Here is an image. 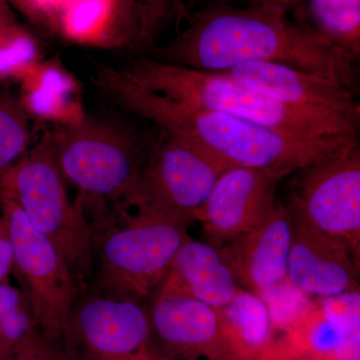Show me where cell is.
<instances>
[{
  "instance_id": "27",
  "label": "cell",
  "mask_w": 360,
  "mask_h": 360,
  "mask_svg": "<svg viewBox=\"0 0 360 360\" xmlns=\"http://www.w3.org/2000/svg\"><path fill=\"white\" fill-rule=\"evenodd\" d=\"M137 1L146 13L150 30H153L156 21L169 11H174L180 18L188 16V11L184 0H137Z\"/></svg>"
},
{
  "instance_id": "1",
  "label": "cell",
  "mask_w": 360,
  "mask_h": 360,
  "mask_svg": "<svg viewBox=\"0 0 360 360\" xmlns=\"http://www.w3.org/2000/svg\"><path fill=\"white\" fill-rule=\"evenodd\" d=\"M286 13L255 4L208 7L161 47L156 60L212 72L250 63H281L328 75L354 89L355 59L311 28L291 22Z\"/></svg>"
},
{
  "instance_id": "21",
  "label": "cell",
  "mask_w": 360,
  "mask_h": 360,
  "mask_svg": "<svg viewBox=\"0 0 360 360\" xmlns=\"http://www.w3.org/2000/svg\"><path fill=\"white\" fill-rule=\"evenodd\" d=\"M30 116L0 82V181L30 150Z\"/></svg>"
},
{
  "instance_id": "9",
  "label": "cell",
  "mask_w": 360,
  "mask_h": 360,
  "mask_svg": "<svg viewBox=\"0 0 360 360\" xmlns=\"http://www.w3.org/2000/svg\"><path fill=\"white\" fill-rule=\"evenodd\" d=\"M148 310L139 300L78 292L63 345L75 360H146L151 343Z\"/></svg>"
},
{
  "instance_id": "2",
  "label": "cell",
  "mask_w": 360,
  "mask_h": 360,
  "mask_svg": "<svg viewBox=\"0 0 360 360\" xmlns=\"http://www.w3.org/2000/svg\"><path fill=\"white\" fill-rule=\"evenodd\" d=\"M96 84L124 110L191 142L227 168L278 167L295 172L359 144L350 139H292L243 118L151 91L136 84L127 71L110 66L98 68Z\"/></svg>"
},
{
  "instance_id": "26",
  "label": "cell",
  "mask_w": 360,
  "mask_h": 360,
  "mask_svg": "<svg viewBox=\"0 0 360 360\" xmlns=\"http://www.w3.org/2000/svg\"><path fill=\"white\" fill-rule=\"evenodd\" d=\"M70 0H9L30 15L47 18L56 23Z\"/></svg>"
},
{
  "instance_id": "24",
  "label": "cell",
  "mask_w": 360,
  "mask_h": 360,
  "mask_svg": "<svg viewBox=\"0 0 360 360\" xmlns=\"http://www.w3.org/2000/svg\"><path fill=\"white\" fill-rule=\"evenodd\" d=\"M260 297L269 309L274 335L277 333L281 336L290 330L312 305L309 296L298 290L288 278Z\"/></svg>"
},
{
  "instance_id": "15",
  "label": "cell",
  "mask_w": 360,
  "mask_h": 360,
  "mask_svg": "<svg viewBox=\"0 0 360 360\" xmlns=\"http://www.w3.org/2000/svg\"><path fill=\"white\" fill-rule=\"evenodd\" d=\"M290 214L288 281L309 297L319 300L359 290V260L350 248L295 213Z\"/></svg>"
},
{
  "instance_id": "32",
  "label": "cell",
  "mask_w": 360,
  "mask_h": 360,
  "mask_svg": "<svg viewBox=\"0 0 360 360\" xmlns=\"http://www.w3.org/2000/svg\"><path fill=\"white\" fill-rule=\"evenodd\" d=\"M148 360H170L167 359V357L163 356L162 354H160V352H158V349H155V352H153V354L149 356V359Z\"/></svg>"
},
{
  "instance_id": "13",
  "label": "cell",
  "mask_w": 360,
  "mask_h": 360,
  "mask_svg": "<svg viewBox=\"0 0 360 360\" xmlns=\"http://www.w3.org/2000/svg\"><path fill=\"white\" fill-rule=\"evenodd\" d=\"M292 174L285 168L232 167L220 175L198 221L214 240H231L252 231L276 205L281 179Z\"/></svg>"
},
{
  "instance_id": "12",
  "label": "cell",
  "mask_w": 360,
  "mask_h": 360,
  "mask_svg": "<svg viewBox=\"0 0 360 360\" xmlns=\"http://www.w3.org/2000/svg\"><path fill=\"white\" fill-rule=\"evenodd\" d=\"M359 316V290L312 302L262 360H360Z\"/></svg>"
},
{
  "instance_id": "20",
  "label": "cell",
  "mask_w": 360,
  "mask_h": 360,
  "mask_svg": "<svg viewBox=\"0 0 360 360\" xmlns=\"http://www.w3.org/2000/svg\"><path fill=\"white\" fill-rule=\"evenodd\" d=\"M312 30L355 60L360 54V0H307Z\"/></svg>"
},
{
  "instance_id": "3",
  "label": "cell",
  "mask_w": 360,
  "mask_h": 360,
  "mask_svg": "<svg viewBox=\"0 0 360 360\" xmlns=\"http://www.w3.org/2000/svg\"><path fill=\"white\" fill-rule=\"evenodd\" d=\"M187 226L148 206L115 203L91 225L92 290L139 302L153 295L191 238Z\"/></svg>"
},
{
  "instance_id": "22",
  "label": "cell",
  "mask_w": 360,
  "mask_h": 360,
  "mask_svg": "<svg viewBox=\"0 0 360 360\" xmlns=\"http://www.w3.org/2000/svg\"><path fill=\"white\" fill-rule=\"evenodd\" d=\"M34 329L37 322L25 292L0 283V360Z\"/></svg>"
},
{
  "instance_id": "7",
  "label": "cell",
  "mask_w": 360,
  "mask_h": 360,
  "mask_svg": "<svg viewBox=\"0 0 360 360\" xmlns=\"http://www.w3.org/2000/svg\"><path fill=\"white\" fill-rule=\"evenodd\" d=\"M0 213L8 226L13 250V272L32 305L39 333L63 342L66 322L79 292L65 258L37 231L15 198L0 189Z\"/></svg>"
},
{
  "instance_id": "5",
  "label": "cell",
  "mask_w": 360,
  "mask_h": 360,
  "mask_svg": "<svg viewBox=\"0 0 360 360\" xmlns=\"http://www.w3.org/2000/svg\"><path fill=\"white\" fill-rule=\"evenodd\" d=\"M0 189L15 198L32 226L58 248L78 290L87 288L94 272L91 225L82 205L68 198L51 132L4 175Z\"/></svg>"
},
{
  "instance_id": "29",
  "label": "cell",
  "mask_w": 360,
  "mask_h": 360,
  "mask_svg": "<svg viewBox=\"0 0 360 360\" xmlns=\"http://www.w3.org/2000/svg\"><path fill=\"white\" fill-rule=\"evenodd\" d=\"M110 1L115 2L118 6L122 7L125 11L130 14L137 16L143 21L144 25L146 26V30L150 35V28H149L148 18H146V13H144L143 8L137 0H110Z\"/></svg>"
},
{
  "instance_id": "8",
  "label": "cell",
  "mask_w": 360,
  "mask_h": 360,
  "mask_svg": "<svg viewBox=\"0 0 360 360\" xmlns=\"http://www.w3.org/2000/svg\"><path fill=\"white\" fill-rule=\"evenodd\" d=\"M227 169L198 146L162 130L148 153L136 191L120 202L148 206L188 225L198 220L217 179Z\"/></svg>"
},
{
  "instance_id": "10",
  "label": "cell",
  "mask_w": 360,
  "mask_h": 360,
  "mask_svg": "<svg viewBox=\"0 0 360 360\" xmlns=\"http://www.w3.org/2000/svg\"><path fill=\"white\" fill-rule=\"evenodd\" d=\"M290 193V212L342 241L359 259L360 151L350 146L302 168Z\"/></svg>"
},
{
  "instance_id": "18",
  "label": "cell",
  "mask_w": 360,
  "mask_h": 360,
  "mask_svg": "<svg viewBox=\"0 0 360 360\" xmlns=\"http://www.w3.org/2000/svg\"><path fill=\"white\" fill-rule=\"evenodd\" d=\"M20 84L18 101L30 117L71 125L87 116L77 80L58 61L40 60Z\"/></svg>"
},
{
  "instance_id": "31",
  "label": "cell",
  "mask_w": 360,
  "mask_h": 360,
  "mask_svg": "<svg viewBox=\"0 0 360 360\" xmlns=\"http://www.w3.org/2000/svg\"><path fill=\"white\" fill-rule=\"evenodd\" d=\"M302 1L303 0H253L255 6L274 7V8L283 9L285 11L298 6Z\"/></svg>"
},
{
  "instance_id": "25",
  "label": "cell",
  "mask_w": 360,
  "mask_h": 360,
  "mask_svg": "<svg viewBox=\"0 0 360 360\" xmlns=\"http://www.w3.org/2000/svg\"><path fill=\"white\" fill-rule=\"evenodd\" d=\"M1 360H75L63 342L46 340L39 329L32 331L25 340Z\"/></svg>"
},
{
  "instance_id": "23",
  "label": "cell",
  "mask_w": 360,
  "mask_h": 360,
  "mask_svg": "<svg viewBox=\"0 0 360 360\" xmlns=\"http://www.w3.org/2000/svg\"><path fill=\"white\" fill-rule=\"evenodd\" d=\"M39 61L37 40L18 23L0 32V82H20Z\"/></svg>"
},
{
  "instance_id": "34",
  "label": "cell",
  "mask_w": 360,
  "mask_h": 360,
  "mask_svg": "<svg viewBox=\"0 0 360 360\" xmlns=\"http://www.w3.org/2000/svg\"><path fill=\"white\" fill-rule=\"evenodd\" d=\"M198 1H200V0H198Z\"/></svg>"
},
{
  "instance_id": "16",
  "label": "cell",
  "mask_w": 360,
  "mask_h": 360,
  "mask_svg": "<svg viewBox=\"0 0 360 360\" xmlns=\"http://www.w3.org/2000/svg\"><path fill=\"white\" fill-rule=\"evenodd\" d=\"M292 217L277 203L262 224L221 248L239 285L262 296L288 279Z\"/></svg>"
},
{
  "instance_id": "4",
  "label": "cell",
  "mask_w": 360,
  "mask_h": 360,
  "mask_svg": "<svg viewBox=\"0 0 360 360\" xmlns=\"http://www.w3.org/2000/svg\"><path fill=\"white\" fill-rule=\"evenodd\" d=\"M136 84L174 101L227 113L300 141L357 139L359 132L296 110L241 84L225 72H212L141 58L124 70Z\"/></svg>"
},
{
  "instance_id": "28",
  "label": "cell",
  "mask_w": 360,
  "mask_h": 360,
  "mask_svg": "<svg viewBox=\"0 0 360 360\" xmlns=\"http://www.w3.org/2000/svg\"><path fill=\"white\" fill-rule=\"evenodd\" d=\"M13 272V250L8 226L0 213V283H8L9 274Z\"/></svg>"
},
{
  "instance_id": "19",
  "label": "cell",
  "mask_w": 360,
  "mask_h": 360,
  "mask_svg": "<svg viewBox=\"0 0 360 360\" xmlns=\"http://www.w3.org/2000/svg\"><path fill=\"white\" fill-rule=\"evenodd\" d=\"M219 310L227 345L238 360H259L272 342L269 309L259 295L239 288L231 302Z\"/></svg>"
},
{
  "instance_id": "11",
  "label": "cell",
  "mask_w": 360,
  "mask_h": 360,
  "mask_svg": "<svg viewBox=\"0 0 360 360\" xmlns=\"http://www.w3.org/2000/svg\"><path fill=\"white\" fill-rule=\"evenodd\" d=\"M225 73L284 105L359 132L360 106L354 89L335 77L274 63L239 65Z\"/></svg>"
},
{
  "instance_id": "6",
  "label": "cell",
  "mask_w": 360,
  "mask_h": 360,
  "mask_svg": "<svg viewBox=\"0 0 360 360\" xmlns=\"http://www.w3.org/2000/svg\"><path fill=\"white\" fill-rule=\"evenodd\" d=\"M51 136L61 174L84 195L115 203L134 195L148 156L134 135L87 115Z\"/></svg>"
},
{
  "instance_id": "33",
  "label": "cell",
  "mask_w": 360,
  "mask_h": 360,
  "mask_svg": "<svg viewBox=\"0 0 360 360\" xmlns=\"http://www.w3.org/2000/svg\"><path fill=\"white\" fill-rule=\"evenodd\" d=\"M283 360H314V359H283Z\"/></svg>"
},
{
  "instance_id": "30",
  "label": "cell",
  "mask_w": 360,
  "mask_h": 360,
  "mask_svg": "<svg viewBox=\"0 0 360 360\" xmlns=\"http://www.w3.org/2000/svg\"><path fill=\"white\" fill-rule=\"evenodd\" d=\"M9 4V0H0V32H4L16 23Z\"/></svg>"
},
{
  "instance_id": "17",
  "label": "cell",
  "mask_w": 360,
  "mask_h": 360,
  "mask_svg": "<svg viewBox=\"0 0 360 360\" xmlns=\"http://www.w3.org/2000/svg\"><path fill=\"white\" fill-rule=\"evenodd\" d=\"M239 288L221 248L188 238L158 290L189 296L220 309L231 302Z\"/></svg>"
},
{
  "instance_id": "14",
  "label": "cell",
  "mask_w": 360,
  "mask_h": 360,
  "mask_svg": "<svg viewBox=\"0 0 360 360\" xmlns=\"http://www.w3.org/2000/svg\"><path fill=\"white\" fill-rule=\"evenodd\" d=\"M160 354L179 360H238L227 345L219 310L189 296L158 290L148 309Z\"/></svg>"
}]
</instances>
